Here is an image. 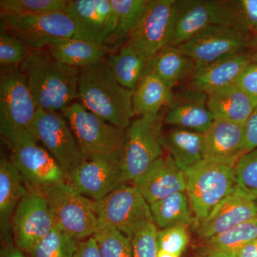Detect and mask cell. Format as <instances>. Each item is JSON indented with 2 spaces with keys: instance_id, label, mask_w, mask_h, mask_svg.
<instances>
[{
  "instance_id": "obj_3",
  "label": "cell",
  "mask_w": 257,
  "mask_h": 257,
  "mask_svg": "<svg viewBox=\"0 0 257 257\" xmlns=\"http://www.w3.org/2000/svg\"><path fill=\"white\" fill-rule=\"evenodd\" d=\"M37 107L19 67L2 68L0 134L10 149L39 141L35 128Z\"/></svg>"
},
{
  "instance_id": "obj_21",
  "label": "cell",
  "mask_w": 257,
  "mask_h": 257,
  "mask_svg": "<svg viewBox=\"0 0 257 257\" xmlns=\"http://www.w3.org/2000/svg\"><path fill=\"white\" fill-rule=\"evenodd\" d=\"M248 51L237 55L196 67L192 73L190 87L209 94L236 83L243 70L252 63Z\"/></svg>"
},
{
  "instance_id": "obj_13",
  "label": "cell",
  "mask_w": 257,
  "mask_h": 257,
  "mask_svg": "<svg viewBox=\"0 0 257 257\" xmlns=\"http://www.w3.org/2000/svg\"><path fill=\"white\" fill-rule=\"evenodd\" d=\"M121 157L122 154H114L84 160L66 182L82 195L100 200L123 184Z\"/></svg>"
},
{
  "instance_id": "obj_5",
  "label": "cell",
  "mask_w": 257,
  "mask_h": 257,
  "mask_svg": "<svg viewBox=\"0 0 257 257\" xmlns=\"http://www.w3.org/2000/svg\"><path fill=\"white\" fill-rule=\"evenodd\" d=\"M195 226L237 188L234 167L203 160L184 172Z\"/></svg>"
},
{
  "instance_id": "obj_12",
  "label": "cell",
  "mask_w": 257,
  "mask_h": 257,
  "mask_svg": "<svg viewBox=\"0 0 257 257\" xmlns=\"http://www.w3.org/2000/svg\"><path fill=\"white\" fill-rule=\"evenodd\" d=\"M35 128L39 141L46 147L67 177L84 161L73 132L62 113L38 108Z\"/></svg>"
},
{
  "instance_id": "obj_17",
  "label": "cell",
  "mask_w": 257,
  "mask_h": 257,
  "mask_svg": "<svg viewBox=\"0 0 257 257\" xmlns=\"http://www.w3.org/2000/svg\"><path fill=\"white\" fill-rule=\"evenodd\" d=\"M256 216L257 200L237 187L207 218L196 225V232L202 241H206Z\"/></svg>"
},
{
  "instance_id": "obj_10",
  "label": "cell",
  "mask_w": 257,
  "mask_h": 257,
  "mask_svg": "<svg viewBox=\"0 0 257 257\" xmlns=\"http://www.w3.org/2000/svg\"><path fill=\"white\" fill-rule=\"evenodd\" d=\"M98 224L109 225L131 239L139 229L154 222L150 205L135 185L122 184L94 201Z\"/></svg>"
},
{
  "instance_id": "obj_11",
  "label": "cell",
  "mask_w": 257,
  "mask_h": 257,
  "mask_svg": "<svg viewBox=\"0 0 257 257\" xmlns=\"http://www.w3.org/2000/svg\"><path fill=\"white\" fill-rule=\"evenodd\" d=\"M251 34L226 25H213L177 47L196 67L246 52Z\"/></svg>"
},
{
  "instance_id": "obj_34",
  "label": "cell",
  "mask_w": 257,
  "mask_h": 257,
  "mask_svg": "<svg viewBox=\"0 0 257 257\" xmlns=\"http://www.w3.org/2000/svg\"><path fill=\"white\" fill-rule=\"evenodd\" d=\"M77 244V240L55 226L29 253L31 257H74Z\"/></svg>"
},
{
  "instance_id": "obj_22",
  "label": "cell",
  "mask_w": 257,
  "mask_h": 257,
  "mask_svg": "<svg viewBox=\"0 0 257 257\" xmlns=\"http://www.w3.org/2000/svg\"><path fill=\"white\" fill-rule=\"evenodd\" d=\"M29 192L20 172L12 162L0 161V230L5 242L12 243L13 218L19 204Z\"/></svg>"
},
{
  "instance_id": "obj_23",
  "label": "cell",
  "mask_w": 257,
  "mask_h": 257,
  "mask_svg": "<svg viewBox=\"0 0 257 257\" xmlns=\"http://www.w3.org/2000/svg\"><path fill=\"white\" fill-rule=\"evenodd\" d=\"M66 12L94 32L110 48L109 44L116 25L111 0H70L67 1Z\"/></svg>"
},
{
  "instance_id": "obj_33",
  "label": "cell",
  "mask_w": 257,
  "mask_h": 257,
  "mask_svg": "<svg viewBox=\"0 0 257 257\" xmlns=\"http://www.w3.org/2000/svg\"><path fill=\"white\" fill-rule=\"evenodd\" d=\"M93 237L101 257H134L131 239L112 226L98 224Z\"/></svg>"
},
{
  "instance_id": "obj_25",
  "label": "cell",
  "mask_w": 257,
  "mask_h": 257,
  "mask_svg": "<svg viewBox=\"0 0 257 257\" xmlns=\"http://www.w3.org/2000/svg\"><path fill=\"white\" fill-rule=\"evenodd\" d=\"M46 49L59 62L79 69L99 63L114 52L106 45L85 40H60Z\"/></svg>"
},
{
  "instance_id": "obj_9",
  "label": "cell",
  "mask_w": 257,
  "mask_h": 257,
  "mask_svg": "<svg viewBox=\"0 0 257 257\" xmlns=\"http://www.w3.org/2000/svg\"><path fill=\"white\" fill-rule=\"evenodd\" d=\"M177 0H148L126 43L148 60L169 46L173 37Z\"/></svg>"
},
{
  "instance_id": "obj_4",
  "label": "cell",
  "mask_w": 257,
  "mask_h": 257,
  "mask_svg": "<svg viewBox=\"0 0 257 257\" xmlns=\"http://www.w3.org/2000/svg\"><path fill=\"white\" fill-rule=\"evenodd\" d=\"M1 27L33 50L46 49L63 40H85L104 45L100 37L66 11L28 16H1Z\"/></svg>"
},
{
  "instance_id": "obj_47",
  "label": "cell",
  "mask_w": 257,
  "mask_h": 257,
  "mask_svg": "<svg viewBox=\"0 0 257 257\" xmlns=\"http://www.w3.org/2000/svg\"><path fill=\"white\" fill-rule=\"evenodd\" d=\"M158 257H179L176 256L175 254L172 253H167L166 251H162V250H159Z\"/></svg>"
},
{
  "instance_id": "obj_41",
  "label": "cell",
  "mask_w": 257,
  "mask_h": 257,
  "mask_svg": "<svg viewBox=\"0 0 257 257\" xmlns=\"http://www.w3.org/2000/svg\"><path fill=\"white\" fill-rule=\"evenodd\" d=\"M235 84L257 99V62L250 64Z\"/></svg>"
},
{
  "instance_id": "obj_30",
  "label": "cell",
  "mask_w": 257,
  "mask_h": 257,
  "mask_svg": "<svg viewBox=\"0 0 257 257\" xmlns=\"http://www.w3.org/2000/svg\"><path fill=\"white\" fill-rule=\"evenodd\" d=\"M195 63L178 47L171 46L157 52L150 60V72L156 74L171 89L187 74L192 73Z\"/></svg>"
},
{
  "instance_id": "obj_31",
  "label": "cell",
  "mask_w": 257,
  "mask_h": 257,
  "mask_svg": "<svg viewBox=\"0 0 257 257\" xmlns=\"http://www.w3.org/2000/svg\"><path fill=\"white\" fill-rule=\"evenodd\" d=\"M257 239V216L211 239L203 241L202 251L218 257H236L247 243Z\"/></svg>"
},
{
  "instance_id": "obj_40",
  "label": "cell",
  "mask_w": 257,
  "mask_h": 257,
  "mask_svg": "<svg viewBox=\"0 0 257 257\" xmlns=\"http://www.w3.org/2000/svg\"><path fill=\"white\" fill-rule=\"evenodd\" d=\"M157 229L154 222H150L139 229L131 237L134 257H158Z\"/></svg>"
},
{
  "instance_id": "obj_8",
  "label": "cell",
  "mask_w": 257,
  "mask_h": 257,
  "mask_svg": "<svg viewBox=\"0 0 257 257\" xmlns=\"http://www.w3.org/2000/svg\"><path fill=\"white\" fill-rule=\"evenodd\" d=\"M63 116L78 142L84 160L101 155L122 154L126 130L107 122L74 101Z\"/></svg>"
},
{
  "instance_id": "obj_20",
  "label": "cell",
  "mask_w": 257,
  "mask_h": 257,
  "mask_svg": "<svg viewBox=\"0 0 257 257\" xmlns=\"http://www.w3.org/2000/svg\"><path fill=\"white\" fill-rule=\"evenodd\" d=\"M134 185L151 205L171 194L186 191L185 175L170 155L162 156L134 182Z\"/></svg>"
},
{
  "instance_id": "obj_29",
  "label": "cell",
  "mask_w": 257,
  "mask_h": 257,
  "mask_svg": "<svg viewBox=\"0 0 257 257\" xmlns=\"http://www.w3.org/2000/svg\"><path fill=\"white\" fill-rule=\"evenodd\" d=\"M153 221L160 229L175 226H189L195 222L187 192L171 194L150 205Z\"/></svg>"
},
{
  "instance_id": "obj_19",
  "label": "cell",
  "mask_w": 257,
  "mask_h": 257,
  "mask_svg": "<svg viewBox=\"0 0 257 257\" xmlns=\"http://www.w3.org/2000/svg\"><path fill=\"white\" fill-rule=\"evenodd\" d=\"M207 99V94L192 87L174 94L167 106L165 122L174 127L206 133L214 121Z\"/></svg>"
},
{
  "instance_id": "obj_27",
  "label": "cell",
  "mask_w": 257,
  "mask_h": 257,
  "mask_svg": "<svg viewBox=\"0 0 257 257\" xmlns=\"http://www.w3.org/2000/svg\"><path fill=\"white\" fill-rule=\"evenodd\" d=\"M162 145L184 172L204 160L202 134L174 127L163 133Z\"/></svg>"
},
{
  "instance_id": "obj_39",
  "label": "cell",
  "mask_w": 257,
  "mask_h": 257,
  "mask_svg": "<svg viewBox=\"0 0 257 257\" xmlns=\"http://www.w3.org/2000/svg\"><path fill=\"white\" fill-rule=\"evenodd\" d=\"M159 250L180 257L189 243L187 226H175L157 231Z\"/></svg>"
},
{
  "instance_id": "obj_36",
  "label": "cell",
  "mask_w": 257,
  "mask_h": 257,
  "mask_svg": "<svg viewBox=\"0 0 257 257\" xmlns=\"http://www.w3.org/2000/svg\"><path fill=\"white\" fill-rule=\"evenodd\" d=\"M32 50L20 38L1 27L0 65L2 68L20 67Z\"/></svg>"
},
{
  "instance_id": "obj_7",
  "label": "cell",
  "mask_w": 257,
  "mask_h": 257,
  "mask_svg": "<svg viewBox=\"0 0 257 257\" xmlns=\"http://www.w3.org/2000/svg\"><path fill=\"white\" fill-rule=\"evenodd\" d=\"M162 121L157 116H140L126 130L121 157V181L134 182L162 156Z\"/></svg>"
},
{
  "instance_id": "obj_15",
  "label": "cell",
  "mask_w": 257,
  "mask_h": 257,
  "mask_svg": "<svg viewBox=\"0 0 257 257\" xmlns=\"http://www.w3.org/2000/svg\"><path fill=\"white\" fill-rule=\"evenodd\" d=\"M213 25L230 26L226 0H177L170 45L178 47Z\"/></svg>"
},
{
  "instance_id": "obj_28",
  "label": "cell",
  "mask_w": 257,
  "mask_h": 257,
  "mask_svg": "<svg viewBox=\"0 0 257 257\" xmlns=\"http://www.w3.org/2000/svg\"><path fill=\"white\" fill-rule=\"evenodd\" d=\"M174 93L163 81L150 72L134 91L133 104L135 116H157L173 99Z\"/></svg>"
},
{
  "instance_id": "obj_37",
  "label": "cell",
  "mask_w": 257,
  "mask_h": 257,
  "mask_svg": "<svg viewBox=\"0 0 257 257\" xmlns=\"http://www.w3.org/2000/svg\"><path fill=\"white\" fill-rule=\"evenodd\" d=\"M230 26L252 34L257 30V0H226Z\"/></svg>"
},
{
  "instance_id": "obj_38",
  "label": "cell",
  "mask_w": 257,
  "mask_h": 257,
  "mask_svg": "<svg viewBox=\"0 0 257 257\" xmlns=\"http://www.w3.org/2000/svg\"><path fill=\"white\" fill-rule=\"evenodd\" d=\"M234 172L238 187L257 200V148L240 159Z\"/></svg>"
},
{
  "instance_id": "obj_18",
  "label": "cell",
  "mask_w": 257,
  "mask_h": 257,
  "mask_svg": "<svg viewBox=\"0 0 257 257\" xmlns=\"http://www.w3.org/2000/svg\"><path fill=\"white\" fill-rule=\"evenodd\" d=\"M203 157L208 162L235 167L246 154L244 126L214 119L202 134Z\"/></svg>"
},
{
  "instance_id": "obj_6",
  "label": "cell",
  "mask_w": 257,
  "mask_h": 257,
  "mask_svg": "<svg viewBox=\"0 0 257 257\" xmlns=\"http://www.w3.org/2000/svg\"><path fill=\"white\" fill-rule=\"evenodd\" d=\"M40 192L50 204L57 227L76 240L93 236L98 226L94 200L67 182L52 184Z\"/></svg>"
},
{
  "instance_id": "obj_2",
  "label": "cell",
  "mask_w": 257,
  "mask_h": 257,
  "mask_svg": "<svg viewBox=\"0 0 257 257\" xmlns=\"http://www.w3.org/2000/svg\"><path fill=\"white\" fill-rule=\"evenodd\" d=\"M106 60L80 69L77 100L101 119L126 130L135 116L134 91L116 82Z\"/></svg>"
},
{
  "instance_id": "obj_44",
  "label": "cell",
  "mask_w": 257,
  "mask_h": 257,
  "mask_svg": "<svg viewBox=\"0 0 257 257\" xmlns=\"http://www.w3.org/2000/svg\"><path fill=\"white\" fill-rule=\"evenodd\" d=\"M236 257H257V239L245 245Z\"/></svg>"
},
{
  "instance_id": "obj_16",
  "label": "cell",
  "mask_w": 257,
  "mask_h": 257,
  "mask_svg": "<svg viewBox=\"0 0 257 257\" xmlns=\"http://www.w3.org/2000/svg\"><path fill=\"white\" fill-rule=\"evenodd\" d=\"M12 161L18 169L29 192L66 182L67 176L46 149L37 143H29L11 149Z\"/></svg>"
},
{
  "instance_id": "obj_24",
  "label": "cell",
  "mask_w": 257,
  "mask_h": 257,
  "mask_svg": "<svg viewBox=\"0 0 257 257\" xmlns=\"http://www.w3.org/2000/svg\"><path fill=\"white\" fill-rule=\"evenodd\" d=\"M207 102L214 119L243 126L257 106V99L236 84L208 94Z\"/></svg>"
},
{
  "instance_id": "obj_45",
  "label": "cell",
  "mask_w": 257,
  "mask_h": 257,
  "mask_svg": "<svg viewBox=\"0 0 257 257\" xmlns=\"http://www.w3.org/2000/svg\"><path fill=\"white\" fill-rule=\"evenodd\" d=\"M2 257H27L21 249L15 247L11 243H8L2 249Z\"/></svg>"
},
{
  "instance_id": "obj_14",
  "label": "cell",
  "mask_w": 257,
  "mask_h": 257,
  "mask_svg": "<svg viewBox=\"0 0 257 257\" xmlns=\"http://www.w3.org/2000/svg\"><path fill=\"white\" fill-rule=\"evenodd\" d=\"M56 226L45 196L29 192L19 204L13 218V237L20 249L30 252Z\"/></svg>"
},
{
  "instance_id": "obj_32",
  "label": "cell",
  "mask_w": 257,
  "mask_h": 257,
  "mask_svg": "<svg viewBox=\"0 0 257 257\" xmlns=\"http://www.w3.org/2000/svg\"><path fill=\"white\" fill-rule=\"evenodd\" d=\"M148 0H111L116 17V30L109 47L116 52L127 42L130 32L138 21Z\"/></svg>"
},
{
  "instance_id": "obj_42",
  "label": "cell",
  "mask_w": 257,
  "mask_h": 257,
  "mask_svg": "<svg viewBox=\"0 0 257 257\" xmlns=\"http://www.w3.org/2000/svg\"><path fill=\"white\" fill-rule=\"evenodd\" d=\"M246 153L257 148V106L244 124Z\"/></svg>"
},
{
  "instance_id": "obj_46",
  "label": "cell",
  "mask_w": 257,
  "mask_h": 257,
  "mask_svg": "<svg viewBox=\"0 0 257 257\" xmlns=\"http://www.w3.org/2000/svg\"><path fill=\"white\" fill-rule=\"evenodd\" d=\"M248 52L251 56L253 62H257V30L251 34Z\"/></svg>"
},
{
  "instance_id": "obj_26",
  "label": "cell",
  "mask_w": 257,
  "mask_h": 257,
  "mask_svg": "<svg viewBox=\"0 0 257 257\" xmlns=\"http://www.w3.org/2000/svg\"><path fill=\"white\" fill-rule=\"evenodd\" d=\"M106 60L116 82L132 91L135 90L144 77L150 72V60L127 43L110 54Z\"/></svg>"
},
{
  "instance_id": "obj_35",
  "label": "cell",
  "mask_w": 257,
  "mask_h": 257,
  "mask_svg": "<svg viewBox=\"0 0 257 257\" xmlns=\"http://www.w3.org/2000/svg\"><path fill=\"white\" fill-rule=\"evenodd\" d=\"M65 0H1V16H28L66 11Z\"/></svg>"
},
{
  "instance_id": "obj_43",
  "label": "cell",
  "mask_w": 257,
  "mask_h": 257,
  "mask_svg": "<svg viewBox=\"0 0 257 257\" xmlns=\"http://www.w3.org/2000/svg\"><path fill=\"white\" fill-rule=\"evenodd\" d=\"M74 257H101L97 243L93 236L77 244Z\"/></svg>"
},
{
  "instance_id": "obj_1",
  "label": "cell",
  "mask_w": 257,
  "mask_h": 257,
  "mask_svg": "<svg viewBox=\"0 0 257 257\" xmlns=\"http://www.w3.org/2000/svg\"><path fill=\"white\" fill-rule=\"evenodd\" d=\"M19 68L40 109L63 114L77 99L80 69L59 62L47 49L32 50Z\"/></svg>"
},
{
  "instance_id": "obj_48",
  "label": "cell",
  "mask_w": 257,
  "mask_h": 257,
  "mask_svg": "<svg viewBox=\"0 0 257 257\" xmlns=\"http://www.w3.org/2000/svg\"><path fill=\"white\" fill-rule=\"evenodd\" d=\"M194 257H218L215 256V255L211 254V253H209L208 252H206V251H202L201 250L200 252H199V254L197 255Z\"/></svg>"
}]
</instances>
